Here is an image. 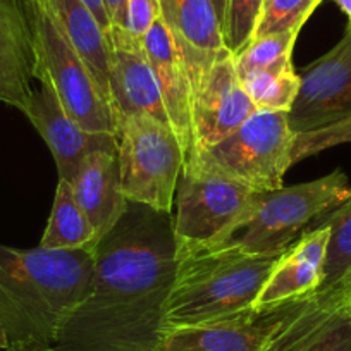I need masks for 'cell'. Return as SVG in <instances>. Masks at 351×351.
Segmentation results:
<instances>
[{
    "label": "cell",
    "instance_id": "1",
    "mask_svg": "<svg viewBox=\"0 0 351 351\" xmlns=\"http://www.w3.org/2000/svg\"><path fill=\"white\" fill-rule=\"evenodd\" d=\"M93 255L88 295L53 351H157L178 265L172 215L130 202Z\"/></svg>",
    "mask_w": 351,
    "mask_h": 351
},
{
    "label": "cell",
    "instance_id": "2",
    "mask_svg": "<svg viewBox=\"0 0 351 351\" xmlns=\"http://www.w3.org/2000/svg\"><path fill=\"white\" fill-rule=\"evenodd\" d=\"M93 250H18L0 245V322L9 346L53 344L88 295Z\"/></svg>",
    "mask_w": 351,
    "mask_h": 351
},
{
    "label": "cell",
    "instance_id": "3",
    "mask_svg": "<svg viewBox=\"0 0 351 351\" xmlns=\"http://www.w3.org/2000/svg\"><path fill=\"white\" fill-rule=\"evenodd\" d=\"M282 253L176 246L178 265L165 305L164 330L221 322L256 310V298Z\"/></svg>",
    "mask_w": 351,
    "mask_h": 351
},
{
    "label": "cell",
    "instance_id": "4",
    "mask_svg": "<svg viewBox=\"0 0 351 351\" xmlns=\"http://www.w3.org/2000/svg\"><path fill=\"white\" fill-rule=\"evenodd\" d=\"M351 197L348 176L341 169L308 183L263 191L243 224L214 248L271 255L288 250L303 229ZM197 248V246H195Z\"/></svg>",
    "mask_w": 351,
    "mask_h": 351
},
{
    "label": "cell",
    "instance_id": "5",
    "mask_svg": "<svg viewBox=\"0 0 351 351\" xmlns=\"http://www.w3.org/2000/svg\"><path fill=\"white\" fill-rule=\"evenodd\" d=\"M35 49V80L47 83L67 114L90 133L117 136V117L84 60L35 0H21Z\"/></svg>",
    "mask_w": 351,
    "mask_h": 351
},
{
    "label": "cell",
    "instance_id": "6",
    "mask_svg": "<svg viewBox=\"0 0 351 351\" xmlns=\"http://www.w3.org/2000/svg\"><path fill=\"white\" fill-rule=\"evenodd\" d=\"M117 162L128 202L171 214L184 154L169 124L141 112L117 117Z\"/></svg>",
    "mask_w": 351,
    "mask_h": 351
},
{
    "label": "cell",
    "instance_id": "7",
    "mask_svg": "<svg viewBox=\"0 0 351 351\" xmlns=\"http://www.w3.org/2000/svg\"><path fill=\"white\" fill-rule=\"evenodd\" d=\"M258 193L191 158L176 190V246L195 248L221 243L243 224Z\"/></svg>",
    "mask_w": 351,
    "mask_h": 351
},
{
    "label": "cell",
    "instance_id": "8",
    "mask_svg": "<svg viewBox=\"0 0 351 351\" xmlns=\"http://www.w3.org/2000/svg\"><path fill=\"white\" fill-rule=\"evenodd\" d=\"M295 140L288 112L256 110L234 133L191 158L256 193L276 191L285 186V174L293 165Z\"/></svg>",
    "mask_w": 351,
    "mask_h": 351
},
{
    "label": "cell",
    "instance_id": "9",
    "mask_svg": "<svg viewBox=\"0 0 351 351\" xmlns=\"http://www.w3.org/2000/svg\"><path fill=\"white\" fill-rule=\"evenodd\" d=\"M319 291L205 326L164 330L157 351H271Z\"/></svg>",
    "mask_w": 351,
    "mask_h": 351
},
{
    "label": "cell",
    "instance_id": "10",
    "mask_svg": "<svg viewBox=\"0 0 351 351\" xmlns=\"http://www.w3.org/2000/svg\"><path fill=\"white\" fill-rule=\"evenodd\" d=\"M351 116V26L336 47L300 74V90L288 112L293 133L330 126Z\"/></svg>",
    "mask_w": 351,
    "mask_h": 351
},
{
    "label": "cell",
    "instance_id": "11",
    "mask_svg": "<svg viewBox=\"0 0 351 351\" xmlns=\"http://www.w3.org/2000/svg\"><path fill=\"white\" fill-rule=\"evenodd\" d=\"M253 112L256 107L236 73L234 56L224 53L193 88L195 154L234 133Z\"/></svg>",
    "mask_w": 351,
    "mask_h": 351
},
{
    "label": "cell",
    "instance_id": "12",
    "mask_svg": "<svg viewBox=\"0 0 351 351\" xmlns=\"http://www.w3.org/2000/svg\"><path fill=\"white\" fill-rule=\"evenodd\" d=\"M107 40L110 99L116 117L141 112L171 126L141 38H136L126 28L112 26L107 33Z\"/></svg>",
    "mask_w": 351,
    "mask_h": 351
},
{
    "label": "cell",
    "instance_id": "13",
    "mask_svg": "<svg viewBox=\"0 0 351 351\" xmlns=\"http://www.w3.org/2000/svg\"><path fill=\"white\" fill-rule=\"evenodd\" d=\"M40 136L49 145L56 160L59 180L71 181L88 157L99 150L117 148V136L90 133L81 128L60 106L59 99L47 83H40L25 112Z\"/></svg>",
    "mask_w": 351,
    "mask_h": 351
},
{
    "label": "cell",
    "instance_id": "14",
    "mask_svg": "<svg viewBox=\"0 0 351 351\" xmlns=\"http://www.w3.org/2000/svg\"><path fill=\"white\" fill-rule=\"evenodd\" d=\"M160 18L197 86L215 60L228 53L212 0H158Z\"/></svg>",
    "mask_w": 351,
    "mask_h": 351
},
{
    "label": "cell",
    "instance_id": "15",
    "mask_svg": "<svg viewBox=\"0 0 351 351\" xmlns=\"http://www.w3.org/2000/svg\"><path fill=\"white\" fill-rule=\"evenodd\" d=\"M141 43L154 69L169 123L180 140L186 164L195 154L193 86L190 76L160 16L145 33Z\"/></svg>",
    "mask_w": 351,
    "mask_h": 351
},
{
    "label": "cell",
    "instance_id": "16",
    "mask_svg": "<svg viewBox=\"0 0 351 351\" xmlns=\"http://www.w3.org/2000/svg\"><path fill=\"white\" fill-rule=\"evenodd\" d=\"M330 231L319 222L281 255L256 298V308L312 295L322 288Z\"/></svg>",
    "mask_w": 351,
    "mask_h": 351
},
{
    "label": "cell",
    "instance_id": "17",
    "mask_svg": "<svg viewBox=\"0 0 351 351\" xmlns=\"http://www.w3.org/2000/svg\"><path fill=\"white\" fill-rule=\"evenodd\" d=\"M35 80L32 28L21 0H0V102L25 112Z\"/></svg>",
    "mask_w": 351,
    "mask_h": 351
},
{
    "label": "cell",
    "instance_id": "18",
    "mask_svg": "<svg viewBox=\"0 0 351 351\" xmlns=\"http://www.w3.org/2000/svg\"><path fill=\"white\" fill-rule=\"evenodd\" d=\"M271 351H351V310L336 288L319 289L315 302L279 336Z\"/></svg>",
    "mask_w": 351,
    "mask_h": 351
},
{
    "label": "cell",
    "instance_id": "19",
    "mask_svg": "<svg viewBox=\"0 0 351 351\" xmlns=\"http://www.w3.org/2000/svg\"><path fill=\"white\" fill-rule=\"evenodd\" d=\"M71 186L100 241L121 221L130 205L121 191L117 148L90 155L71 181Z\"/></svg>",
    "mask_w": 351,
    "mask_h": 351
},
{
    "label": "cell",
    "instance_id": "20",
    "mask_svg": "<svg viewBox=\"0 0 351 351\" xmlns=\"http://www.w3.org/2000/svg\"><path fill=\"white\" fill-rule=\"evenodd\" d=\"M45 9L57 28L64 33L74 47L104 95L110 100V66H109V40L107 33L84 5L83 0H35Z\"/></svg>",
    "mask_w": 351,
    "mask_h": 351
},
{
    "label": "cell",
    "instance_id": "21",
    "mask_svg": "<svg viewBox=\"0 0 351 351\" xmlns=\"http://www.w3.org/2000/svg\"><path fill=\"white\" fill-rule=\"evenodd\" d=\"M97 243L99 236L77 204L73 186L59 180L52 212L38 246L47 250H93Z\"/></svg>",
    "mask_w": 351,
    "mask_h": 351
},
{
    "label": "cell",
    "instance_id": "22",
    "mask_svg": "<svg viewBox=\"0 0 351 351\" xmlns=\"http://www.w3.org/2000/svg\"><path fill=\"white\" fill-rule=\"evenodd\" d=\"M241 83L256 110L289 112L300 90V74L293 57L241 77Z\"/></svg>",
    "mask_w": 351,
    "mask_h": 351
},
{
    "label": "cell",
    "instance_id": "23",
    "mask_svg": "<svg viewBox=\"0 0 351 351\" xmlns=\"http://www.w3.org/2000/svg\"><path fill=\"white\" fill-rule=\"evenodd\" d=\"M320 222L330 231L324 265V281L320 288L327 289L351 271V197L324 215Z\"/></svg>",
    "mask_w": 351,
    "mask_h": 351
},
{
    "label": "cell",
    "instance_id": "24",
    "mask_svg": "<svg viewBox=\"0 0 351 351\" xmlns=\"http://www.w3.org/2000/svg\"><path fill=\"white\" fill-rule=\"evenodd\" d=\"M298 35V32H286L253 36L252 42L234 56V66L239 80L253 71L263 69L293 57V49Z\"/></svg>",
    "mask_w": 351,
    "mask_h": 351
},
{
    "label": "cell",
    "instance_id": "25",
    "mask_svg": "<svg viewBox=\"0 0 351 351\" xmlns=\"http://www.w3.org/2000/svg\"><path fill=\"white\" fill-rule=\"evenodd\" d=\"M322 0H263L255 35L302 32L306 19Z\"/></svg>",
    "mask_w": 351,
    "mask_h": 351
},
{
    "label": "cell",
    "instance_id": "26",
    "mask_svg": "<svg viewBox=\"0 0 351 351\" xmlns=\"http://www.w3.org/2000/svg\"><path fill=\"white\" fill-rule=\"evenodd\" d=\"M263 0H229L224 43L232 56L241 52L255 35Z\"/></svg>",
    "mask_w": 351,
    "mask_h": 351
},
{
    "label": "cell",
    "instance_id": "27",
    "mask_svg": "<svg viewBox=\"0 0 351 351\" xmlns=\"http://www.w3.org/2000/svg\"><path fill=\"white\" fill-rule=\"evenodd\" d=\"M344 143H351V116L339 121V123L330 124V126L296 134L291 152V164L302 162L306 157H312V155L320 154L327 148H334Z\"/></svg>",
    "mask_w": 351,
    "mask_h": 351
},
{
    "label": "cell",
    "instance_id": "28",
    "mask_svg": "<svg viewBox=\"0 0 351 351\" xmlns=\"http://www.w3.org/2000/svg\"><path fill=\"white\" fill-rule=\"evenodd\" d=\"M158 16V0H126V29L136 38H143Z\"/></svg>",
    "mask_w": 351,
    "mask_h": 351
},
{
    "label": "cell",
    "instance_id": "29",
    "mask_svg": "<svg viewBox=\"0 0 351 351\" xmlns=\"http://www.w3.org/2000/svg\"><path fill=\"white\" fill-rule=\"evenodd\" d=\"M110 25L126 28V0H104Z\"/></svg>",
    "mask_w": 351,
    "mask_h": 351
},
{
    "label": "cell",
    "instance_id": "30",
    "mask_svg": "<svg viewBox=\"0 0 351 351\" xmlns=\"http://www.w3.org/2000/svg\"><path fill=\"white\" fill-rule=\"evenodd\" d=\"M83 2L84 5L92 11V14L95 16V19L99 21V25L102 26L104 32L109 33V29L112 28V25H110V19H109V14H107L104 0H83Z\"/></svg>",
    "mask_w": 351,
    "mask_h": 351
},
{
    "label": "cell",
    "instance_id": "31",
    "mask_svg": "<svg viewBox=\"0 0 351 351\" xmlns=\"http://www.w3.org/2000/svg\"><path fill=\"white\" fill-rule=\"evenodd\" d=\"M8 351H53L52 344L45 343H26V344H14L9 346Z\"/></svg>",
    "mask_w": 351,
    "mask_h": 351
},
{
    "label": "cell",
    "instance_id": "32",
    "mask_svg": "<svg viewBox=\"0 0 351 351\" xmlns=\"http://www.w3.org/2000/svg\"><path fill=\"white\" fill-rule=\"evenodd\" d=\"M212 4H214L215 14H217L219 23H221L222 33H224L226 18H228V5H229V0H212Z\"/></svg>",
    "mask_w": 351,
    "mask_h": 351
},
{
    "label": "cell",
    "instance_id": "33",
    "mask_svg": "<svg viewBox=\"0 0 351 351\" xmlns=\"http://www.w3.org/2000/svg\"><path fill=\"white\" fill-rule=\"evenodd\" d=\"M330 288H336L337 291L343 293L346 298H350V296H351V271L348 272V274H344L343 278H341L339 281L336 282V285L330 286Z\"/></svg>",
    "mask_w": 351,
    "mask_h": 351
},
{
    "label": "cell",
    "instance_id": "34",
    "mask_svg": "<svg viewBox=\"0 0 351 351\" xmlns=\"http://www.w3.org/2000/svg\"><path fill=\"white\" fill-rule=\"evenodd\" d=\"M334 2H336V4L339 5L341 11L348 16V19H350V26H351V0H334Z\"/></svg>",
    "mask_w": 351,
    "mask_h": 351
},
{
    "label": "cell",
    "instance_id": "35",
    "mask_svg": "<svg viewBox=\"0 0 351 351\" xmlns=\"http://www.w3.org/2000/svg\"><path fill=\"white\" fill-rule=\"evenodd\" d=\"M8 348H9L8 332H5V329H4V326H2V322H0V350L8 351Z\"/></svg>",
    "mask_w": 351,
    "mask_h": 351
},
{
    "label": "cell",
    "instance_id": "36",
    "mask_svg": "<svg viewBox=\"0 0 351 351\" xmlns=\"http://www.w3.org/2000/svg\"><path fill=\"white\" fill-rule=\"evenodd\" d=\"M348 308L351 310V296H350V298H348Z\"/></svg>",
    "mask_w": 351,
    "mask_h": 351
}]
</instances>
